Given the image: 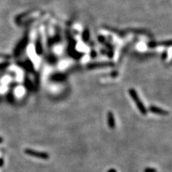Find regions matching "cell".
<instances>
[{
	"label": "cell",
	"mask_w": 172,
	"mask_h": 172,
	"mask_svg": "<svg viewBox=\"0 0 172 172\" xmlns=\"http://www.w3.org/2000/svg\"><path fill=\"white\" fill-rule=\"evenodd\" d=\"M129 93L130 96H131V98L133 100L134 102H135L136 105V106L138 107L140 112H141L143 115H146V114H147V109H146L145 105H143L142 101H141V99H140L139 96H138V95L137 94L136 91L133 88H131L129 89Z\"/></svg>",
	"instance_id": "cell-1"
},
{
	"label": "cell",
	"mask_w": 172,
	"mask_h": 172,
	"mask_svg": "<svg viewBox=\"0 0 172 172\" xmlns=\"http://www.w3.org/2000/svg\"><path fill=\"white\" fill-rule=\"evenodd\" d=\"M25 153L27 155L32 157H35L37 158H41V159H48L50 158L49 153H45V152L37 151L32 150L31 149H26L25 150Z\"/></svg>",
	"instance_id": "cell-2"
},
{
	"label": "cell",
	"mask_w": 172,
	"mask_h": 172,
	"mask_svg": "<svg viewBox=\"0 0 172 172\" xmlns=\"http://www.w3.org/2000/svg\"><path fill=\"white\" fill-rule=\"evenodd\" d=\"M149 111L153 114H156L158 115H161V116H169V112L166 110L163 109V108H159V107L155 106V105H151L149 107Z\"/></svg>",
	"instance_id": "cell-3"
},
{
	"label": "cell",
	"mask_w": 172,
	"mask_h": 172,
	"mask_svg": "<svg viewBox=\"0 0 172 172\" xmlns=\"http://www.w3.org/2000/svg\"><path fill=\"white\" fill-rule=\"evenodd\" d=\"M107 123H108V126L110 129H114L116 128L114 115L111 111H108L107 114Z\"/></svg>",
	"instance_id": "cell-4"
},
{
	"label": "cell",
	"mask_w": 172,
	"mask_h": 172,
	"mask_svg": "<svg viewBox=\"0 0 172 172\" xmlns=\"http://www.w3.org/2000/svg\"><path fill=\"white\" fill-rule=\"evenodd\" d=\"M112 63H96L90 64L88 65V68H97V67H108V66H112Z\"/></svg>",
	"instance_id": "cell-5"
},
{
	"label": "cell",
	"mask_w": 172,
	"mask_h": 172,
	"mask_svg": "<svg viewBox=\"0 0 172 172\" xmlns=\"http://www.w3.org/2000/svg\"><path fill=\"white\" fill-rule=\"evenodd\" d=\"M156 169L153 168H146V169L144 170V172H156Z\"/></svg>",
	"instance_id": "cell-6"
},
{
	"label": "cell",
	"mask_w": 172,
	"mask_h": 172,
	"mask_svg": "<svg viewBox=\"0 0 172 172\" xmlns=\"http://www.w3.org/2000/svg\"><path fill=\"white\" fill-rule=\"evenodd\" d=\"M3 141H4V140H3V138H1V137H0V143H2V142H3Z\"/></svg>",
	"instance_id": "cell-7"
},
{
	"label": "cell",
	"mask_w": 172,
	"mask_h": 172,
	"mask_svg": "<svg viewBox=\"0 0 172 172\" xmlns=\"http://www.w3.org/2000/svg\"><path fill=\"white\" fill-rule=\"evenodd\" d=\"M109 172H116V171H115V170H114V169H111V171H110Z\"/></svg>",
	"instance_id": "cell-8"
}]
</instances>
